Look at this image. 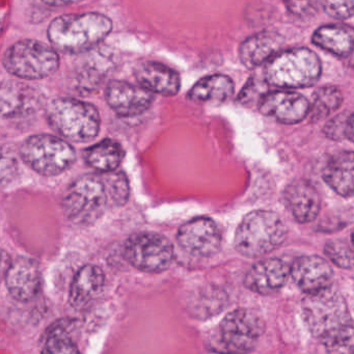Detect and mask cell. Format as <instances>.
Masks as SVG:
<instances>
[{"instance_id":"obj_13","label":"cell","mask_w":354,"mask_h":354,"mask_svg":"<svg viewBox=\"0 0 354 354\" xmlns=\"http://www.w3.org/2000/svg\"><path fill=\"white\" fill-rule=\"evenodd\" d=\"M5 279L8 291L18 301H30L40 293L42 274L38 263L32 259L19 257L10 263Z\"/></svg>"},{"instance_id":"obj_11","label":"cell","mask_w":354,"mask_h":354,"mask_svg":"<svg viewBox=\"0 0 354 354\" xmlns=\"http://www.w3.org/2000/svg\"><path fill=\"white\" fill-rule=\"evenodd\" d=\"M177 241L188 254L208 258L221 248V234L212 219L196 217L181 225L178 231Z\"/></svg>"},{"instance_id":"obj_4","label":"cell","mask_w":354,"mask_h":354,"mask_svg":"<svg viewBox=\"0 0 354 354\" xmlns=\"http://www.w3.org/2000/svg\"><path fill=\"white\" fill-rule=\"evenodd\" d=\"M46 117L53 129L70 142H90L96 138L100 129V115L96 107L76 99L51 101Z\"/></svg>"},{"instance_id":"obj_5","label":"cell","mask_w":354,"mask_h":354,"mask_svg":"<svg viewBox=\"0 0 354 354\" xmlns=\"http://www.w3.org/2000/svg\"><path fill=\"white\" fill-rule=\"evenodd\" d=\"M318 55L308 48H294L279 53L265 69V80L270 86L300 88L313 86L320 77Z\"/></svg>"},{"instance_id":"obj_27","label":"cell","mask_w":354,"mask_h":354,"mask_svg":"<svg viewBox=\"0 0 354 354\" xmlns=\"http://www.w3.org/2000/svg\"><path fill=\"white\" fill-rule=\"evenodd\" d=\"M343 103V96L339 88L324 86L319 88L313 96L310 107V121L318 122L337 111Z\"/></svg>"},{"instance_id":"obj_30","label":"cell","mask_w":354,"mask_h":354,"mask_svg":"<svg viewBox=\"0 0 354 354\" xmlns=\"http://www.w3.org/2000/svg\"><path fill=\"white\" fill-rule=\"evenodd\" d=\"M325 256L335 266L342 269H354V248L344 240H330L324 246Z\"/></svg>"},{"instance_id":"obj_24","label":"cell","mask_w":354,"mask_h":354,"mask_svg":"<svg viewBox=\"0 0 354 354\" xmlns=\"http://www.w3.org/2000/svg\"><path fill=\"white\" fill-rule=\"evenodd\" d=\"M233 94V80L229 76L214 74L198 80L188 92L187 98L194 102L223 103Z\"/></svg>"},{"instance_id":"obj_35","label":"cell","mask_w":354,"mask_h":354,"mask_svg":"<svg viewBox=\"0 0 354 354\" xmlns=\"http://www.w3.org/2000/svg\"><path fill=\"white\" fill-rule=\"evenodd\" d=\"M44 5L49 6V7H61V6H69L72 5L73 3H66V1H55V3H53V1H44Z\"/></svg>"},{"instance_id":"obj_2","label":"cell","mask_w":354,"mask_h":354,"mask_svg":"<svg viewBox=\"0 0 354 354\" xmlns=\"http://www.w3.org/2000/svg\"><path fill=\"white\" fill-rule=\"evenodd\" d=\"M287 237V227L272 211L256 210L243 217L236 230V250L246 258H259L279 248Z\"/></svg>"},{"instance_id":"obj_10","label":"cell","mask_w":354,"mask_h":354,"mask_svg":"<svg viewBox=\"0 0 354 354\" xmlns=\"http://www.w3.org/2000/svg\"><path fill=\"white\" fill-rule=\"evenodd\" d=\"M126 260L145 272H161L173 262V243L165 236L142 232L128 238L124 245Z\"/></svg>"},{"instance_id":"obj_14","label":"cell","mask_w":354,"mask_h":354,"mask_svg":"<svg viewBox=\"0 0 354 354\" xmlns=\"http://www.w3.org/2000/svg\"><path fill=\"white\" fill-rule=\"evenodd\" d=\"M310 103L294 92L266 93L259 102L260 113L281 124L299 123L310 113Z\"/></svg>"},{"instance_id":"obj_34","label":"cell","mask_w":354,"mask_h":354,"mask_svg":"<svg viewBox=\"0 0 354 354\" xmlns=\"http://www.w3.org/2000/svg\"><path fill=\"white\" fill-rule=\"evenodd\" d=\"M346 138L354 142V113L349 115L347 123V130H346Z\"/></svg>"},{"instance_id":"obj_3","label":"cell","mask_w":354,"mask_h":354,"mask_svg":"<svg viewBox=\"0 0 354 354\" xmlns=\"http://www.w3.org/2000/svg\"><path fill=\"white\" fill-rule=\"evenodd\" d=\"M301 310L306 328L321 342L352 320L345 297L333 287L306 294Z\"/></svg>"},{"instance_id":"obj_23","label":"cell","mask_w":354,"mask_h":354,"mask_svg":"<svg viewBox=\"0 0 354 354\" xmlns=\"http://www.w3.org/2000/svg\"><path fill=\"white\" fill-rule=\"evenodd\" d=\"M313 43L339 57H346L354 50V28L343 24L321 26L313 35Z\"/></svg>"},{"instance_id":"obj_18","label":"cell","mask_w":354,"mask_h":354,"mask_svg":"<svg viewBox=\"0 0 354 354\" xmlns=\"http://www.w3.org/2000/svg\"><path fill=\"white\" fill-rule=\"evenodd\" d=\"M134 76L140 86L162 96H175L181 88L179 74L158 62L140 64L134 70Z\"/></svg>"},{"instance_id":"obj_19","label":"cell","mask_w":354,"mask_h":354,"mask_svg":"<svg viewBox=\"0 0 354 354\" xmlns=\"http://www.w3.org/2000/svg\"><path fill=\"white\" fill-rule=\"evenodd\" d=\"M283 198L287 208L298 223H310L318 216L321 206L320 196L316 188L308 182L304 180L292 182L286 188Z\"/></svg>"},{"instance_id":"obj_31","label":"cell","mask_w":354,"mask_h":354,"mask_svg":"<svg viewBox=\"0 0 354 354\" xmlns=\"http://www.w3.org/2000/svg\"><path fill=\"white\" fill-rule=\"evenodd\" d=\"M321 7L327 15L335 19H348L354 16V0H348V1L326 0L321 3Z\"/></svg>"},{"instance_id":"obj_28","label":"cell","mask_w":354,"mask_h":354,"mask_svg":"<svg viewBox=\"0 0 354 354\" xmlns=\"http://www.w3.org/2000/svg\"><path fill=\"white\" fill-rule=\"evenodd\" d=\"M103 181L109 194V206L120 207L127 203L129 198V181L123 171L103 174Z\"/></svg>"},{"instance_id":"obj_20","label":"cell","mask_w":354,"mask_h":354,"mask_svg":"<svg viewBox=\"0 0 354 354\" xmlns=\"http://www.w3.org/2000/svg\"><path fill=\"white\" fill-rule=\"evenodd\" d=\"M105 275L96 265L82 267L76 273L70 288L69 302L75 310L88 308L102 293Z\"/></svg>"},{"instance_id":"obj_1","label":"cell","mask_w":354,"mask_h":354,"mask_svg":"<svg viewBox=\"0 0 354 354\" xmlns=\"http://www.w3.org/2000/svg\"><path fill=\"white\" fill-rule=\"evenodd\" d=\"M113 30V22L100 13L69 14L48 28V39L57 50L80 55L100 44Z\"/></svg>"},{"instance_id":"obj_22","label":"cell","mask_w":354,"mask_h":354,"mask_svg":"<svg viewBox=\"0 0 354 354\" xmlns=\"http://www.w3.org/2000/svg\"><path fill=\"white\" fill-rule=\"evenodd\" d=\"M283 43V38L274 32L254 35L246 39L240 46V59L248 69H254L279 55Z\"/></svg>"},{"instance_id":"obj_15","label":"cell","mask_w":354,"mask_h":354,"mask_svg":"<svg viewBox=\"0 0 354 354\" xmlns=\"http://www.w3.org/2000/svg\"><path fill=\"white\" fill-rule=\"evenodd\" d=\"M290 275L304 293L312 294L331 287L333 270L325 259L319 256H301L290 266Z\"/></svg>"},{"instance_id":"obj_36","label":"cell","mask_w":354,"mask_h":354,"mask_svg":"<svg viewBox=\"0 0 354 354\" xmlns=\"http://www.w3.org/2000/svg\"><path fill=\"white\" fill-rule=\"evenodd\" d=\"M351 243H352V246H353V248H354V232H353V233L351 234Z\"/></svg>"},{"instance_id":"obj_32","label":"cell","mask_w":354,"mask_h":354,"mask_svg":"<svg viewBox=\"0 0 354 354\" xmlns=\"http://www.w3.org/2000/svg\"><path fill=\"white\" fill-rule=\"evenodd\" d=\"M348 119H349V115H345V113L333 118L324 127L325 136L333 140H344L346 138Z\"/></svg>"},{"instance_id":"obj_8","label":"cell","mask_w":354,"mask_h":354,"mask_svg":"<svg viewBox=\"0 0 354 354\" xmlns=\"http://www.w3.org/2000/svg\"><path fill=\"white\" fill-rule=\"evenodd\" d=\"M24 162L43 176H57L69 169L76 160L73 147L62 138L38 134L26 138L20 148Z\"/></svg>"},{"instance_id":"obj_7","label":"cell","mask_w":354,"mask_h":354,"mask_svg":"<svg viewBox=\"0 0 354 354\" xmlns=\"http://www.w3.org/2000/svg\"><path fill=\"white\" fill-rule=\"evenodd\" d=\"M3 67L22 80H37L55 73L59 66L57 51L35 40H24L12 45L3 55Z\"/></svg>"},{"instance_id":"obj_17","label":"cell","mask_w":354,"mask_h":354,"mask_svg":"<svg viewBox=\"0 0 354 354\" xmlns=\"http://www.w3.org/2000/svg\"><path fill=\"white\" fill-rule=\"evenodd\" d=\"M289 275L290 267L283 260L265 259L250 267L244 277V286L254 293L270 295L285 286Z\"/></svg>"},{"instance_id":"obj_26","label":"cell","mask_w":354,"mask_h":354,"mask_svg":"<svg viewBox=\"0 0 354 354\" xmlns=\"http://www.w3.org/2000/svg\"><path fill=\"white\" fill-rule=\"evenodd\" d=\"M75 323L61 320L49 327L41 354H82L71 333Z\"/></svg>"},{"instance_id":"obj_12","label":"cell","mask_w":354,"mask_h":354,"mask_svg":"<svg viewBox=\"0 0 354 354\" xmlns=\"http://www.w3.org/2000/svg\"><path fill=\"white\" fill-rule=\"evenodd\" d=\"M105 98L111 109L120 117H136L148 111L154 95L140 86L113 80L107 86Z\"/></svg>"},{"instance_id":"obj_9","label":"cell","mask_w":354,"mask_h":354,"mask_svg":"<svg viewBox=\"0 0 354 354\" xmlns=\"http://www.w3.org/2000/svg\"><path fill=\"white\" fill-rule=\"evenodd\" d=\"M263 319L250 308H236L227 315L217 331V350L227 354H246L256 348L265 333Z\"/></svg>"},{"instance_id":"obj_33","label":"cell","mask_w":354,"mask_h":354,"mask_svg":"<svg viewBox=\"0 0 354 354\" xmlns=\"http://www.w3.org/2000/svg\"><path fill=\"white\" fill-rule=\"evenodd\" d=\"M285 5L293 15L306 17V16H313L316 14L321 3H318V1H289Z\"/></svg>"},{"instance_id":"obj_6","label":"cell","mask_w":354,"mask_h":354,"mask_svg":"<svg viewBox=\"0 0 354 354\" xmlns=\"http://www.w3.org/2000/svg\"><path fill=\"white\" fill-rule=\"evenodd\" d=\"M109 206L102 175L82 176L68 188L63 200L66 218L76 225H90L98 221Z\"/></svg>"},{"instance_id":"obj_21","label":"cell","mask_w":354,"mask_h":354,"mask_svg":"<svg viewBox=\"0 0 354 354\" xmlns=\"http://www.w3.org/2000/svg\"><path fill=\"white\" fill-rule=\"evenodd\" d=\"M327 185L342 196H354V152L333 155L323 169Z\"/></svg>"},{"instance_id":"obj_29","label":"cell","mask_w":354,"mask_h":354,"mask_svg":"<svg viewBox=\"0 0 354 354\" xmlns=\"http://www.w3.org/2000/svg\"><path fill=\"white\" fill-rule=\"evenodd\" d=\"M322 344L328 354H354V319Z\"/></svg>"},{"instance_id":"obj_16","label":"cell","mask_w":354,"mask_h":354,"mask_svg":"<svg viewBox=\"0 0 354 354\" xmlns=\"http://www.w3.org/2000/svg\"><path fill=\"white\" fill-rule=\"evenodd\" d=\"M3 118L26 117L36 113L43 102V94L34 86L14 80H6L0 92Z\"/></svg>"},{"instance_id":"obj_25","label":"cell","mask_w":354,"mask_h":354,"mask_svg":"<svg viewBox=\"0 0 354 354\" xmlns=\"http://www.w3.org/2000/svg\"><path fill=\"white\" fill-rule=\"evenodd\" d=\"M84 156L86 162L93 169L107 174L117 171L123 161L125 152L119 142L113 140H103L86 149Z\"/></svg>"}]
</instances>
